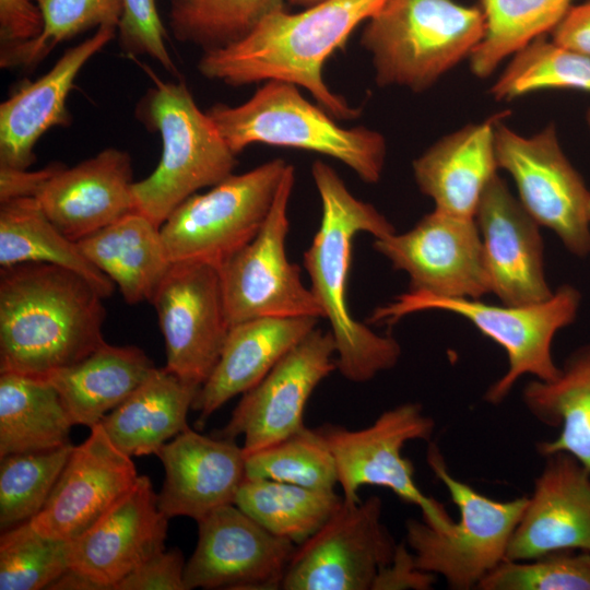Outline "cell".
<instances>
[{
  "mask_svg": "<svg viewBox=\"0 0 590 590\" xmlns=\"http://www.w3.org/2000/svg\"><path fill=\"white\" fill-rule=\"evenodd\" d=\"M104 297L78 273L49 263L0 269V373L43 378L105 343Z\"/></svg>",
  "mask_w": 590,
  "mask_h": 590,
  "instance_id": "obj_1",
  "label": "cell"
},
{
  "mask_svg": "<svg viewBox=\"0 0 590 590\" xmlns=\"http://www.w3.org/2000/svg\"><path fill=\"white\" fill-rule=\"evenodd\" d=\"M386 0H323L263 19L243 39L203 51L198 70L206 79L233 86L285 81L304 87L335 119H354L358 109L326 84L328 57Z\"/></svg>",
  "mask_w": 590,
  "mask_h": 590,
  "instance_id": "obj_2",
  "label": "cell"
},
{
  "mask_svg": "<svg viewBox=\"0 0 590 590\" xmlns=\"http://www.w3.org/2000/svg\"><path fill=\"white\" fill-rule=\"evenodd\" d=\"M311 176L322 212L320 226L303 256L309 288L322 318L329 321L337 369L352 382H366L397 365L401 346L393 337L374 332L351 314L347 281L352 244L359 233L380 238L396 229L373 204L357 199L330 165L316 161Z\"/></svg>",
  "mask_w": 590,
  "mask_h": 590,
  "instance_id": "obj_3",
  "label": "cell"
},
{
  "mask_svg": "<svg viewBox=\"0 0 590 590\" xmlns=\"http://www.w3.org/2000/svg\"><path fill=\"white\" fill-rule=\"evenodd\" d=\"M324 108L308 102L298 86L266 81L237 106L206 110L220 135L237 155L255 143L311 151L340 161L363 181L377 182L384 172V135L366 127L344 128Z\"/></svg>",
  "mask_w": 590,
  "mask_h": 590,
  "instance_id": "obj_4",
  "label": "cell"
},
{
  "mask_svg": "<svg viewBox=\"0 0 590 590\" xmlns=\"http://www.w3.org/2000/svg\"><path fill=\"white\" fill-rule=\"evenodd\" d=\"M484 27L480 8L455 0H386L365 22L361 45L379 86L423 92L470 57Z\"/></svg>",
  "mask_w": 590,
  "mask_h": 590,
  "instance_id": "obj_5",
  "label": "cell"
},
{
  "mask_svg": "<svg viewBox=\"0 0 590 590\" xmlns=\"http://www.w3.org/2000/svg\"><path fill=\"white\" fill-rule=\"evenodd\" d=\"M151 78L154 86L139 103L137 116L160 133L162 154L151 175L133 182L132 192L135 210L161 227L190 196L231 176L237 160L184 82Z\"/></svg>",
  "mask_w": 590,
  "mask_h": 590,
  "instance_id": "obj_6",
  "label": "cell"
},
{
  "mask_svg": "<svg viewBox=\"0 0 590 590\" xmlns=\"http://www.w3.org/2000/svg\"><path fill=\"white\" fill-rule=\"evenodd\" d=\"M581 295L562 285L546 300L530 305H492L472 298H444L408 292L374 310L370 321L392 324L402 317L424 310H444L463 317L505 351L506 373L484 394L491 404L502 403L523 375L550 381L562 368L552 355L556 332L576 319Z\"/></svg>",
  "mask_w": 590,
  "mask_h": 590,
  "instance_id": "obj_7",
  "label": "cell"
},
{
  "mask_svg": "<svg viewBox=\"0 0 590 590\" xmlns=\"http://www.w3.org/2000/svg\"><path fill=\"white\" fill-rule=\"evenodd\" d=\"M427 462L447 487L460 517L442 530L410 519L405 523V543L418 569L441 576L453 590L476 588L505 560L528 496L496 500L479 493L451 475L436 445L428 447Z\"/></svg>",
  "mask_w": 590,
  "mask_h": 590,
  "instance_id": "obj_8",
  "label": "cell"
},
{
  "mask_svg": "<svg viewBox=\"0 0 590 590\" xmlns=\"http://www.w3.org/2000/svg\"><path fill=\"white\" fill-rule=\"evenodd\" d=\"M282 158L232 174L181 202L161 226L170 262L220 267L259 232L287 167Z\"/></svg>",
  "mask_w": 590,
  "mask_h": 590,
  "instance_id": "obj_9",
  "label": "cell"
},
{
  "mask_svg": "<svg viewBox=\"0 0 590 590\" xmlns=\"http://www.w3.org/2000/svg\"><path fill=\"white\" fill-rule=\"evenodd\" d=\"M317 429L334 458L343 500L361 502L359 488L377 485L418 506L424 521L435 529H446L455 521L442 504L421 492L412 462L402 453L406 442L428 440L434 433L435 421L424 414L421 404L397 405L362 429L351 430L333 424Z\"/></svg>",
  "mask_w": 590,
  "mask_h": 590,
  "instance_id": "obj_10",
  "label": "cell"
},
{
  "mask_svg": "<svg viewBox=\"0 0 590 590\" xmlns=\"http://www.w3.org/2000/svg\"><path fill=\"white\" fill-rule=\"evenodd\" d=\"M294 184L295 169L288 164L257 235L219 267L229 327L261 317L322 318L299 267L286 255Z\"/></svg>",
  "mask_w": 590,
  "mask_h": 590,
  "instance_id": "obj_11",
  "label": "cell"
},
{
  "mask_svg": "<svg viewBox=\"0 0 590 590\" xmlns=\"http://www.w3.org/2000/svg\"><path fill=\"white\" fill-rule=\"evenodd\" d=\"M498 169L514 179L519 201L532 219L555 233L575 256L590 253V191L565 155L554 126L521 135L496 122Z\"/></svg>",
  "mask_w": 590,
  "mask_h": 590,
  "instance_id": "obj_12",
  "label": "cell"
},
{
  "mask_svg": "<svg viewBox=\"0 0 590 590\" xmlns=\"http://www.w3.org/2000/svg\"><path fill=\"white\" fill-rule=\"evenodd\" d=\"M382 502L343 500L330 519L296 545L286 567L284 590H371L397 543L381 521Z\"/></svg>",
  "mask_w": 590,
  "mask_h": 590,
  "instance_id": "obj_13",
  "label": "cell"
},
{
  "mask_svg": "<svg viewBox=\"0 0 590 590\" xmlns=\"http://www.w3.org/2000/svg\"><path fill=\"white\" fill-rule=\"evenodd\" d=\"M166 347V369L201 387L223 350L229 323L219 268L172 262L151 302Z\"/></svg>",
  "mask_w": 590,
  "mask_h": 590,
  "instance_id": "obj_14",
  "label": "cell"
},
{
  "mask_svg": "<svg viewBox=\"0 0 590 590\" xmlns=\"http://www.w3.org/2000/svg\"><path fill=\"white\" fill-rule=\"evenodd\" d=\"M373 247L409 275L410 292L472 299L491 293L474 219L434 209L410 231L375 238Z\"/></svg>",
  "mask_w": 590,
  "mask_h": 590,
  "instance_id": "obj_15",
  "label": "cell"
},
{
  "mask_svg": "<svg viewBox=\"0 0 590 590\" xmlns=\"http://www.w3.org/2000/svg\"><path fill=\"white\" fill-rule=\"evenodd\" d=\"M330 331L315 328L255 387L243 393L228 422L214 436H244L245 455L274 445L305 427L306 404L337 364Z\"/></svg>",
  "mask_w": 590,
  "mask_h": 590,
  "instance_id": "obj_16",
  "label": "cell"
},
{
  "mask_svg": "<svg viewBox=\"0 0 590 590\" xmlns=\"http://www.w3.org/2000/svg\"><path fill=\"white\" fill-rule=\"evenodd\" d=\"M198 542L185 566L186 590L281 589L296 545L266 530L235 504L197 521Z\"/></svg>",
  "mask_w": 590,
  "mask_h": 590,
  "instance_id": "obj_17",
  "label": "cell"
},
{
  "mask_svg": "<svg viewBox=\"0 0 590 590\" xmlns=\"http://www.w3.org/2000/svg\"><path fill=\"white\" fill-rule=\"evenodd\" d=\"M138 477L131 457L98 423L73 447L45 506L30 522L45 536L73 541L129 492Z\"/></svg>",
  "mask_w": 590,
  "mask_h": 590,
  "instance_id": "obj_18",
  "label": "cell"
},
{
  "mask_svg": "<svg viewBox=\"0 0 590 590\" xmlns=\"http://www.w3.org/2000/svg\"><path fill=\"white\" fill-rule=\"evenodd\" d=\"M480 232L489 291L506 305H530L550 298L540 225L498 174L479 202Z\"/></svg>",
  "mask_w": 590,
  "mask_h": 590,
  "instance_id": "obj_19",
  "label": "cell"
},
{
  "mask_svg": "<svg viewBox=\"0 0 590 590\" xmlns=\"http://www.w3.org/2000/svg\"><path fill=\"white\" fill-rule=\"evenodd\" d=\"M168 519L150 479L139 475L129 492L70 541L69 568L85 574L103 590H115L122 578L165 550Z\"/></svg>",
  "mask_w": 590,
  "mask_h": 590,
  "instance_id": "obj_20",
  "label": "cell"
},
{
  "mask_svg": "<svg viewBox=\"0 0 590 590\" xmlns=\"http://www.w3.org/2000/svg\"><path fill=\"white\" fill-rule=\"evenodd\" d=\"M545 458L509 541L507 560L564 551L590 553V472L566 452Z\"/></svg>",
  "mask_w": 590,
  "mask_h": 590,
  "instance_id": "obj_21",
  "label": "cell"
},
{
  "mask_svg": "<svg viewBox=\"0 0 590 590\" xmlns=\"http://www.w3.org/2000/svg\"><path fill=\"white\" fill-rule=\"evenodd\" d=\"M128 152L107 148L73 167L62 165L35 198L47 217L78 243L137 211Z\"/></svg>",
  "mask_w": 590,
  "mask_h": 590,
  "instance_id": "obj_22",
  "label": "cell"
},
{
  "mask_svg": "<svg viewBox=\"0 0 590 590\" xmlns=\"http://www.w3.org/2000/svg\"><path fill=\"white\" fill-rule=\"evenodd\" d=\"M156 456L165 470L158 507L167 518L185 516L198 521L234 504L245 481V453L235 439L205 436L187 427Z\"/></svg>",
  "mask_w": 590,
  "mask_h": 590,
  "instance_id": "obj_23",
  "label": "cell"
},
{
  "mask_svg": "<svg viewBox=\"0 0 590 590\" xmlns=\"http://www.w3.org/2000/svg\"><path fill=\"white\" fill-rule=\"evenodd\" d=\"M117 27L101 26L85 40L67 49L44 75L21 84L0 105V166L27 169L34 148L54 127H68L72 118L67 98L85 63L116 35Z\"/></svg>",
  "mask_w": 590,
  "mask_h": 590,
  "instance_id": "obj_24",
  "label": "cell"
},
{
  "mask_svg": "<svg viewBox=\"0 0 590 590\" xmlns=\"http://www.w3.org/2000/svg\"><path fill=\"white\" fill-rule=\"evenodd\" d=\"M314 317H261L233 324L220 358L200 387L192 410L204 422L229 399L255 387L317 328Z\"/></svg>",
  "mask_w": 590,
  "mask_h": 590,
  "instance_id": "obj_25",
  "label": "cell"
},
{
  "mask_svg": "<svg viewBox=\"0 0 590 590\" xmlns=\"http://www.w3.org/2000/svg\"><path fill=\"white\" fill-rule=\"evenodd\" d=\"M496 122L488 119L460 128L414 160L415 181L435 210L474 219L483 192L497 175Z\"/></svg>",
  "mask_w": 590,
  "mask_h": 590,
  "instance_id": "obj_26",
  "label": "cell"
},
{
  "mask_svg": "<svg viewBox=\"0 0 590 590\" xmlns=\"http://www.w3.org/2000/svg\"><path fill=\"white\" fill-rule=\"evenodd\" d=\"M138 346L104 343L80 362L43 377L58 392L73 425L93 427L154 370Z\"/></svg>",
  "mask_w": 590,
  "mask_h": 590,
  "instance_id": "obj_27",
  "label": "cell"
},
{
  "mask_svg": "<svg viewBox=\"0 0 590 590\" xmlns=\"http://www.w3.org/2000/svg\"><path fill=\"white\" fill-rule=\"evenodd\" d=\"M200 387L163 368L151 375L99 422L126 455H156L188 426L187 415Z\"/></svg>",
  "mask_w": 590,
  "mask_h": 590,
  "instance_id": "obj_28",
  "label": "cell"
},
{
  "mask_svg": "<svg viewBox=\"0 0 590 590\" xmlns=\"http://www.w3.org/2000/svg\"><path fill=\"white\" fill-rule=\"evenodd\" d=\"M78 245L130 305L151 302L172 264L161 227L139 211L81 239Z\"/></svg>",
  "mask_w": 590,
  "mask_h": 590,
  "instance_id": "obj_29",
  "label": "cell"
},
{
  "mask_svg": "<svg viewBox=\"0 0 590 590\" xmlns=\"http://www.w3.org/2000/svg\"><path fill=\"white\" fill-rule=\"evenodd\" d=\"M522 400L539 422L560 426L555 439L536 445L538 453H569L590 472V345L576 350L556 379L530 381Z\"/></svg>",
  "mask_w": 590,
  "mask_h": 590,
  "instance_id": "obj_30",
  "label": "cell"
},
{
  "mask_svg": "<svg viewBox=\"0 0 590 590\" xmlns=\"http://www.w3.org/2000/svg\"><path fill=\"white\" fill-rule=\"evenodd\" d=\"M72 426L46 379L0 373V458L67 446Z\"/></svg>",
  "mask_w": 590,
  "mask_h": 590,
  "instance_id": "obj_31",
  "label": "cell"
},
{
  "mask_svg": "<svg viewBox=\"0 0 590 590\" xmlns=\"http://www.w3.org/2000/svg\"><path fill=\"white\" fill-rule=\"evenodd\" d=\"M39 262L69 269L107 298L114 282L98 270L44 213L35 198L0 203V267Z\"/></svg>",
  "mask_w": 590,
  "mask_h": 590,
  "instance_id": "obj_32",
  "label": "cell"
},
{
  "mask_svg": "<svg viewBox=\"0 0 590 590\" xmlns=\"http://www.w3.org/2000/svg\"><path fill=\"white\" fill-rule=\"evenodd\" d=\"M342 502L334 489L245 480L234 504L272 534L299 545L330 519Z\"/></svg>",
  "mask_w": 590,
  "mask_h": 590,
  "instance_id": "obj_33",
  "label": "cell"
},
{
  "mask_svg": "<svg viewBox=\"0 0 590 590\" xmlns=\"http://www.w3.org/2000/svg\"><path fill=\"white\" fill-rule=\"evenodd\" d=\"M484 16V35L471 52L470 68L479 78L534 39L553 32L571 0H476Z\"/></svg>",
  "mask_w": 590,
  "mask_h": 590,
  "instance_id": "obj_34",
  "label": "cell"
},
{
  "mask_svg": "<svg viewBox=\"0 0 590 590\" xmlns=\"http://www.w3.org/2000/svg\"><path fill=\"white\" fill-rule=\"evenodd\" d=\"M285 0H170L169 24L177 40L209 51L234 44Z\"/></svg>",
  "mask_w": 590,
  "mask_h": 590,
  "instance_id": "obj_35",
  "label": "cell"
},
{
  "mask_svg": "<svg viewBox=\"0 0 590 590\" xmlns=\"http://www.w3.org/2000/svg\"><path fill=\"white\" fill-rule=\"evenodd\" d=\"M548 88L590 92V57L541 36L512 55L489 92L510 101Z\"/></svg>",
  "mask_w": 590,
  "mask_h": 590,
  "instance_id": "obj_36",
  "label": "cell"
},
{
  "mask_svg": "<svg viewBox=\"0 0 590 590\" xmlns=\"http://www.w3.org/2000/svg\"><path fill=\"white\" fill-rule=\"evenodd\" d=\"M245 480H271L312 489H334V458L317 428L304 427L287 438L245 455Z\"/></svg>",
  "mask_w": 590,
  "mask_h": 590,
  "instance_id": "obj_37",
  "label": "cell"
},
{
  "mask_svg": "<svg viewBox=\"0 0 590 590\" xmlns=\"http://www.w3.org/2000/svg\"><path fill=\"white\" fill-rule=\"evenodd\" d=\"M39 7L44 28L24 45L0 50L2 69H34L60 43L95 26L118 27L122 0H33Z\"/></svg>",
  "mask_w": 590,
  "mask_h": 590,
  "instance_id": "obj_38",
  "label": "cell"
},
{
  "mask_svg": "<svg viewBox=\"0 0 590 590\" xmlns=\"http://www.w3.org/2000/svg\"><path fill=\"white\" fill-rule=\"evenodd\" d=\"M74 446L9 455L0 464V528L31 520L45 506Z\"/></svg>",
  "mask_w": 590,
  "mask_h": 590,
  "instance_id": "obj_39",
  "label": "cell"
},
{
  "mask_svg": "<svg viewBox=\"0 0 590 590\" xmlns=\"http://www.w3.org/2000/svg\"><path fill=\"white\" fill-rule=\"evenodd\" d=\"M70 541L45 536L30 520L2 531L0 589L40 590L69 568Z\"/></svg>",
  "mask_w": 590,
  "mask_h": 590,
  "instance_id": "obj_40",
  "label": "cell"
},
{
  "mask_svg": "<svg viewBox=\"0 0 590 590\" xmlns=\"http://www.w3.org/2000/svg\"><path fill=\"white\" fill-rule=\"evenodd\" d=\"M481 590H590V553L555 552L503 560L479 582Z\"/></svg>",
  "mask_w": 590,
  "mask_h": 590,
  "instance_id": "obj_41",
  "label": "cell"
},
{
  "mask_svg": "<svg viewBox=\"0 0 590 590\" xmlns=\"http://www.w3.org/2000/svg\"><path fill=\"white\" fill-rule=\"evenodd\" d=\"M122 16L117 27L121 48L131 56L146 55L165 70L175 72L156 0H122Z\"/></svg>",
  "mask_w": 590,
  "mask_h": 590,
  "instance_id": "obj_42",
  "label": "cell"
},
{
  "mask_svg": "<svg viewBox=\"0 0 590 590\" xmlns=\"http://www.w3.org/2000/svg\"><path fill=\"white\" fill-rule=\"evenodd\" d=\"M180 550H163L122 578L115 590H186Z\"/></svg>",
  "mask_w": 590,
  "mask_h": 590,
  "instance_id": "obj_43",
  "label": "cell"
},
{
  "mask_svg": "<svg viewBox=\"0 0 590 590\" xmlns=\"http://www.w3.org/2000/svg\"><path fill=\"white\" fill-rule=\"evenodd\" d=\"M44 28L42 11L33 0H0V50L36 39Z\"/></svg>",
  "mask_w": 590,
  "mask_h": 590,
  "instance_id": "obj_44",
  "label": "cell"
},
{
  "mask_svg": "<svg viewBox=\"0 0 590 590\" xmlns=\"http://www.w3.org/2000/svg\"><path fill=\"white\" fill-rule=\"evenodd\" d=\"M434 582L435 575L418 569L406 543H400L391 562L377 574L371 590H427Z\"/></svg>",
  "mask_w": 590,
  "mask_h": 590,
  "instance_id": "obj_45",
  "label": "cell"
},
{
  "mask_svg": "<svg viewBox=\"0 0 590 590\" xmlns=\"http://www.w3.org/2000/svg\"><path fill=\"white\" fill-rule=\"evenodd\" d=\"M61 166L55 163L34 172L0 166V203L20 198H36Z\"/></svg>",
  "mask_w": 590,
  "mask_h": 590,
  "instance_id": "obj_46",
  "label": "cell"
},
{
  "mask_svg": "<svg viewBox=\"0 0 590 590\" xmlns=\"http://www.w3.org/2000/svg\"><path fill=\"white\" fill-rule=\"evenodd\" d=\"M553 40L590 57V0L570 7L554 28Z\"/></svg>",
  "mask_w": 590,
  "mask_h": 590,
  "instance_id": "obj_47",
  "label": "cell"
},
{
  "mask_svg": "<svg viewBox=\"0 0 590 590\" xmlns=\"http://www.w3.org/2000/svg\"><path fill=\"white\" fill-rule=\"evenodd\" d=\"M48 589L52 590H103L102 587L83 573L68 568Z\"/></svg>",
  "mask_w": 590,
  "mask_h": 590,
  "instance_id": "obj_48",
  "label": "cell"
},
{
  "mask_svg": "<svg viewBox=\"0 0 590 590\" xmlns=\"http://www.w3.org/2000/svg\"><path fill=\"white\" fill-rule=\"evenodd\" d=\"M287 1L291 2L294 5L302 7V8H307V7L314 5L316 3H319V2H321L323 0H287Z\"/></svg>",
  "mask_w": 590,
  "mask_h": 590,
  "instance_id": "obj_49",
  "label": "cell"
},
{
  "mask_svg": "<svg viewBox=\"0 0 590 590\" xmlns=\"http://www.w3.org/2000/svg\"><path fill=\"white\" fill-rule=\"evenodd\" d=\"M587 120H588V123H589V126H590V110H589L588 114H587Z\"/></svg>",
  "mask_w": 590,
  "mask_h": 590,
  "instance_id": "obj_50",
  "label": "cell"
},
{
  "mask_svg": "<svg viewBox=\"0 0 590 590\" xmlns=\"http://www.w3.org/2000/svg\"><path fill=\"white\" fill-rule=\"evenodd\" d=\"M589 209H590V205H589Z\"/></svg>",
  "mask_w": 590,
  "mask_h": 590,
  "instance_id": "obj_51",
  "label": "cell"
}]
</instances>
